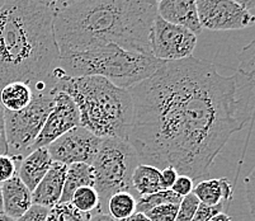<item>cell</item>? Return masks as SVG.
<instances>
[{
	"mask_svg": "<svg viewBox=\"0 0 255 221\" xmlns=\"http://www.w3.org/2000/svg\"><path fill=\"white\" fill-rule=\"evenodd\" d=\"M245 197L249 205L250 214L255 219V168L249 173V176L245 178Z\"/></svg>",
	"mask_w": 255,
	"mask_h": 221,
	"instance_id": "obj_29",
	"label": "cell"
},
{
	"mask_svg": "<svg viewBox=\"0 0 255 221\" xmlns=\"http://www.w3.org/2000/svg\"><path fill=\"white\" fill-rule=\"evenodd\" d=\"M31 88L33 92L32 101L24 109L18 112L4 109L5 139L8 155L10 157L24 158L31 153L32 146L52 109L56 90L50 81H38Z\"/></svg>",
	"mask_w": 255,
	"mask_h": 221,
	"instance_id": "obj_6",
	"label": "cell"
},
{
	"mask_svg": "<svg viewBox=\"0 0 255 221\" xmlns=\"http://www.w3.org/2000/svg\"><path fill=\"white\" fill-rule=\"evenodd\" d=\"M78 126H80V118L75 103L66 93L56 90L52 109L48 113L45 125L32 146V150L47 148L60 136Z\"/></svg>",
	"mask_w": 255,
	"mask_h": 221,
	"instance_id": "obj_11",
	"label": "cell"
},
{
	"mask_svg": "<svg viewBox=\"0 0 255 221\" xmlns=\"http://www.w3.org/2000/svg\"><path fill=\"white\" fill-rule=\"evenodd\" d=\"M121 221H151L145 214H141V213H135L132 216L129 218L125 219V220H121Z\"/></svg>",
	"mask_w": 255,
	"mask_h": 221,
	"instance_id": "obj_37",
	"label": "cell"
},
{
	"mask_svg": "<svg viewBox=\"0 0 255 221\" xmlns=\"http://www.w3.org/2000/svg\"><path fill=\"white\" fill-rule=\"evenodd\" d=\"M71 204L84 214L102 213L103 209L101 206V199L94 187H80L75 191L71 197Z\"/></svg>",
	"mask_w": 255,
	"mask_h": 221,
	"instance_id": "obj_21",
	"label": "cell"
},
{
	"mask_svg": "<svg viewBox=\"0 0 255 221\" xmlns=\"http://www.w3.org/2000/svg\"><path fill=\"white\" fill-rule=\"evenodd\" d=\"M238 71L247 78L255 75V38L239 53Z\"/></svg>",
	"mask_w": 255,
	"mask_h": 221,
	"instance_id": "obj_24",
	"label": "cell"
},
{
	"mask_svg": "<svg viewBox=\"0 0 255 221\" xmlns=\"http://www.w3.org/2000/svg\"><path fill=\"white\" fill-rule=\"evenodd\" d=\"M201 27L210 31H236L255 24V15L233 0H196Z\"/></svg>",
	"mask_w": 255,
	"mask_h": 221,
	"instance_id": "obj_9",
	"label": "cell"
},
{
	"mask_svg": "<svg viewBox=\"0 0 255 221\" xmlns=\"http://www.w3.org/2000/svg\"><path fill=\"white\" fill-rule=\"evenodd\" d=\"M53 88L73 99L80 126L99 139L128 141L133 118V102L128 89L102 76L61 78Z\"/></svg>",
	"mask_w": 255,
	"mask_h": 221,
	"instance_id": "obj_4",
	"label": "cell"
},
{
	"mask_svg": "<svg viewBox=\"0 0 255 221\" xmlns=\"http://www.w3.org/2000/svg\"><path fill=\"white\" fill-rule=\"evenodd\" d=\"M8 154V145L5 139V125H4V108L0 104V155Z\"/></svg>",
	"mask_w": 255,
	"mask_h": 221,
	"instance_id": "obj_34",
	"label": "cell"
},
{
	"mask_svg": "<svg viewBox=\"0 0 255 221\" xmlns=\"http://www.w3.org/2000/svg\"><path fill=\"white\" fill-rule=\"evenodd\" d=\"M37 1L42 4V5L47 6L48 9H51L53 11V14H55L56 11L62 10V9H65L70 4L75 3L78 0H37Z\"/></svg>",
	"mask_w": 255,
	"mask_h": 221,
	"instance_id": "obj_33",
	"label": "cell"
},
{
	"mask_svg": "<svg viewBox=\"0 0 255 221\" xmlns=\"http://www.w3.org/2000/svg\"><path fill=\"white\" fill-rule=\"evenodd\" d=\"M132 190L136 191L138 197L152 195L163 190L160 169L140 163L132 174Z\"/></svg>",
	"mask_w": 255,
	"mask_h": 221,
	"instance_id": "obj_19",
	"label": "cell"
},
{
	"mask_svg": "<svg viewBox=\"0 0 255 221\" xmlns=\"http://www.w3.org/2000/svg\"><path fill=\"white\" fill-rule=\"evenodd\" d=\"M194 188V182L192 181L189 177L187 176H178L177 181L173 185V187L170 188L174 193H177L178 196L183 197L188 196L189 193L193 192Z\"/></svg>",
	"mask_w": 255,
	"mask_h": 221,
	"instance_id": "obj_31",
	"label": "cell"
},
{
	"mask_svg": "<svg viewBox=\"0 0 255 221\" xmlns=\"http://www.w3.org/2000/svg\"><path fill=\"white\" fill-rule=\"evenodd\" d=\"M157 1H159V0H157Z\"/></svg>",
	"mask_w": 255,
	"mask_h": 221,
	"instance_id": "obj_41",
	"label": "cell"
},
{
	"mask_svg": "<svg viewBox=\"0 0 255 221\" xmlns=\"http://www.w3.org/2000/svg\"><path fill=\"white\" fill-rule=\"evenodd\" d=\"M193 193L201 204L216 206L221 202L230 204L234 196V188L227 178L202 179L194 186Z\"/></svg>",
	"mask_w": 255,
	"mask_h": 221,
	"instance_id": "obj_16",
	"label": "cell"
},
{
	"mask_svg": "<svg viewBox=\"0 0 255 221\" xmlns=\"http://www.w3.org/2000/svg\"><path fill=\"white\" fill-rule=\"evenodd\" d=\"M90 216L79 211L71 202H60L48 210L47 221H88Z\"/></svg>",
	"mask_w": 255,
	"mask_h": 221,
	"instance_id": "obj_23",
	"label": "cell"
},
{
	"mask_svg": "<svg viewBox=\"0 0 255 221\" xmlns=\"http://www.w3.org/2000/svg\"><path fill=\"white\" fill-rule=\"evenodd\" d=\"M48 209L38 205H32L18 220L15 221H47Z\"/></svg>",
	"mask_w": 255,
	"mask_h": 221,
	"instance_id": "obj_30",
	"label": "cell"
},
{
	"mask_svg": "<svg viewBox=\"0 0 255 221\" xmlns=\"http://www.w3.org/2000/svg\"><path fill=\"white\" fill-rule=\"evenodd\" d=\"M93 186H94V172L92 165L84 163L69 165L60 202H70L71 197L78 188L93 187Z\"/></svg>",
	"mask_w": 255,
	"mask_h": 221,
	"instance_id": "obj_17",
	"label": "cell"
},
{
	"mask_svg": "<svg viewBox=\"0 0 255 221\" xmlns=\"http://www.w3.org/2000/svg\"><path fill=\"white\" fill-rule=\"evenodd\" d=\"M157 15L171 24L189 29L194 34L202 32L196 0H159Z\"/></svg>",
	"mask_w": 255,
	"mask_h": 221,
	"instance_id": "obj_12",
	"label": "cell"
},
{
	"mask_svg": "<svg viewBox=\"0 0 255 221\" xmlns=\"http://www.w3.org/2000/svg\"><path fill=\"white\" fill-rule=\"evenodd\" d=\"M164 62L152 55L107 43L60 56L48 80L55 84L61 78L102 76L117 87L128 89L150 78Z\"/></svg>",
	"mask_w": 255,
	"mask_h": 221,
	"instance_id": "obj_5",
	"label": "cell"
},
{
	"mask_svg": "<svg viewBox=\"0 0 255 221\" xmlns=\"http://www.w3.org/2000/svg\"><path fill=\"white\" fill-rule=\"evenodd\" d=\"M133 118L128 143L140 163L171 167L196 182L234 134L249 120L238 76L191 56L165 61L150 78L128 88Z\"/></svg>",
	"mask_w": 255,
	"mask_h": 221,
	"instance_id": "obj_1",
	"label": "cell"
},
{
	"mask_svg": "<svg viewBox=\"0 0 255 221\" xmlns=\"http://www.w3.org/2000/svg\"><path fill=\"white\" fill-rule=\"evenodd\" d=\"M199 200L193 192L189 193L188 196L183 197L178 207V214L175 221H192L194 218L197 209L199 206Z\"/></svg>",
	"mask_w": 255,
	"mask_h": 221,
	"instance_id": "obj_25",
	"label": "cell"
},
{
	"mask_svg": "<svg viewBox=\"0 0 255 221\" xmlns=\"http://www.w3.org/2000/svg\"><path fill=\"white\" fill-rule=\"evenodd\" d=\"M227 206H229V204H226V202H221V204L216 205V206H208V205L205 204H199L192 221H210L217 214L224 213V210Z\"/></svg>",
	"mask_w": 255,
	"mask_h": 221,
	"instance_id": "obj_28",
	"label": "cell"
},
{
	"mask_svg": "<svg viewBox=\"0 0 255 221\" xmlns=\"http://www.w3.org/2000/svg\"><path fill=\"white\" fill-rule=\"evenodd\" d=\"M182 201V197L178 196L177 193H174L171 190H161L152 195L138 197L136 202V213L146 214L154 207L160 206L164 204H177L179 205Z\"/></svg>",
	"mask_w": 255,
	"mask_h": 221,
	"instance_id": "obj_22",
	"label": "cell"
},
{
	"mask_svg": "<svg viewBox=\"0 0 255 221\" xmlns=\"http://www.w3.org/2000/svg\"><path fill=\"white\" fill-rule=\"evenodd\" d=\"M60 59L53 11L37 0H4L0 6V89L48 80Z\"/></svg>",
	"mask_w": 255,
	"mask_h": 221,
	"instance_id": "obj_3",
	"label": "cell"
},
{
	"mask_svg": "<svg viewBox=\"0 0 255 221\" xmlns=\"http://www.w3.org/2000/svg\"><path fill=\"white\" fill-rule=\"evenodd\" d=\"M177 204H164L154 207L145 214L151 221H175L178 214Z\"/></svg>",
	"mask_w": 255,
	"mask_h": 221,
	"instance_id": "obj_26",
	"label": "cell"
},
{
	"mask_svg": "<svg viewBox=\"0 0 255 221\" xmlns=\"http://www.w3.org/2000/svg\"><path fill=\"white\" fill-rule=\"evenodd\" d=\"M88 221H117V220H116V219H113L110 214H106L102 211V213L93 214Z\"/></svg>",
	"mask_w": 255,
	"mask_h": 221,
	"instance_id": "obj_35",
	"label": "cell"
},
{
	"mask_svg": "<svg viewBox=\"0 0 255 221\" xmlns=\"http://www.w3.org/2000/svg\"><path fill=\"white\" fill-rule=\"evenodd\" d=\"M3 196V211L13 220H18L32 206V192L15 174L0 185Z\"/></svg>",
	"mask_w": 255,
	"mask_h": 221,
	"instance_id": "obj_14",
	"label": "cell"
},
{
	"mask_svg": "<svg viewBox=\"0 0 255 221\" xmlns=\"http://www.w3.org/2000/svg\"><path fill=\"white\" fill-rule=\"evenodd\" d=\"M157 0H78L53 14L60 56L115 43L151 55Z\"/></svg>",
	"mask_w": 255,
	"mask_h": 221,
	"instance_id": "obj_2",
	"label": "cell"
},
{
	"mask_svg": "<svg viewBox=\"0 0 255 221\" xmlns=\"http://www.w3.org/2000/svg\"><path fill=\"white\" fill-rule=\"evenodd\" d=\"M178 172L171 167H166V168L160 171V179H161V186L163 190H170L173 185L175 183L178 178Z\"/></svg>",
	"mask_w": 255,
	"mask_h": 221,
	"instance_id": "obj_32",
	"label": "cell"
},
{
	"mask_svg": "<svg viewBox=\"0 0 255 221\" xmlns=\"http://www.w3.org/2000/svg\"><path fill=\"white\" fill-rule=\"evenodd\" d=\"M23 158L10 157V155H0V185L17 174L18 167Z\"/></svg>",
	"mask_w": 255,
	"mask_h": 221,
	"instance_id": "obj_27",
	"label": "cell"
},
{
	"mask_svg": "<svg viewBox=\"0 0 255 221\" xmlns=\"http://www.w3.org/2000/svg\"><path fill=\"white\" fill-rule=\"evenodd\" d=\"M32 95L31 85L20 81L9 83L0 89V104L5 111L18 112L31 103Z\"/></svg>",
	"mask_w": 255,
	"mask_h": 221,
	"instance_id": "obj_18",
	"label": "cell"
},
{
	"mask_svg": "<svg viewBox=\"0 0 255 221\" xmlns=\"http://www.w3.org/2000/svg\"><path fill=\"white\" fill-rule=\"evenodd\" d=\"M66 172L68 165L53 162L50 171L32 192V204L46 207L48 210L60 204Z\"/></svg>",
	"mask_w": 255,
	"mask_h": 221,
	"instance_id": "obj_13",
	"label": "cell"
},
{
	"mask_svg": "<svg viewBox=\"0 0 255 221\" xmlns=\"http://www.w3.org/2000/svg\"><path fill=\"white\" fill-rule=\"evenodd\" d=\"M102 139L82 126L70 130L47 146L53 162L65 165L84 163L92 165Z\"/></svg>",
	"mask_w": 255,
	"mask_h": 221,
	"instance_id": "obj_10",
	"label": "cell"
},
{
	"mask_svg": "<svg viewBox=\"0 0 255 221\" xmlns=\"http://www.w3.org/2000/svg\"><path fill=\"white\" fill-rule=\"evenodd\" d=\"M197 45V34L156 15L150 32L151 55L160 61H179L191 57Z\"/></svg>",
	"mask_w": 255,
	"mask_h": 221,
	"instance_id": "obj_8",
	"label": "cell"
},
{
	"mask_svg": "<svg viewBox=\"0 0 255 221\" xmlns=\"http://www.w3.org/2000/svg\"><path fill=\"white\" fill-rule=\"evenodd\" d=\"M210 221H233V219L227 215V214L220 213V214H217L216 216H213Z\"/></svg>",
	"mask_w": 255,
	"mask_h": 221,
	"instance_id": "obj_38",
	"label": "cell"
},
{
	"mask_svg": "<svg viewBox=\"0 0 255 221\" xmlns=\"http://www.w3.org/2000/svg\"><path fill=\"white\" fill-rule=\"evenodd\" d=\"M136 202L137 200L131 192L116 193L107 202L108 214L117 221L125 220L136 213Z\"/></svg>",
	"mask_w": 255,
	"mask_h": 221,
	"instance_id": "obj_20",
	"label": "cell"
},
{
	"mask_svg": "<svg viewBox=\"0 0 255 221\" xmlns=\"http://www.w3.org/2000/svg\"><path fill=\"white\" fill-rule=\"evenodd\" d=\"M4 213L3 211V196H1V187H0V214Z\"/></svg>",
	"mask_w": 255,
	"mask_h": 221,
	"instance_id": "obj_40",
	"label": "cell"
},
{
	"mask_svg": "<svg viewBox=\"0 0 255 221\" xmlns=\"http://www.w3.org/2000/svg\"><path fill=\"white\" fill-rule=\"evenodd\" d=\"M52 164L53 160L51 159L47 148L34 149L22 159L18 167L17 176L27 186V188L33 192L34 188L50 171Z\"/></svg>",
	"mask_w": 255,
	"mask_h": 221,
	"instance_id": "obj_15",
	"label": "cell"
},
{
	"mask_svg": "<svg viewBox=\"0 0 255 221\" xmlns=\"http://www.w3.org/2000/svg\"><path fill=\"white\" fill-rule=\"evenodd\" d=\"M140 164L137 153L128 141L102 139L101 146L92 163L94 190L98 192L102 209L118 192L132 190V174Z\"/></svg>",
	"mask_w": 255,
	"mask_h": 221,
	"instance_id": "obj_7",
	"label": "cell"
},
{
	"mask_svg": "<svg viewBox=\"0 0 255 221\" xmlns=\"http://www.w3.org/2000/svg\"><path fill=\"white\" fill-rule=\"evenodd\" d=\"M0 221H14L11 218H9L8 215H5L4 213L0 214Z\"/></svg>",
	"mask_w": 255,
	"mask_h": 221,
	"instance_id": "obj_39",
	"label": "cell"
},
{
	"mask_svg": "<svg viewBox=\"0 0 255 221\" xmlns=\"http://www.w3.org/2000/svg\"><path fill=\"white\" fill-rule=\"evenodd\" d=\"M233 1H235L236 4H239V5L249 11L255 8V0H233Z\"/></svg>",
	"mask_w": 255,
	"mask_h": 221,
	"instance_id": "obj_36",
	"label": "cell"
}]
</instances>
